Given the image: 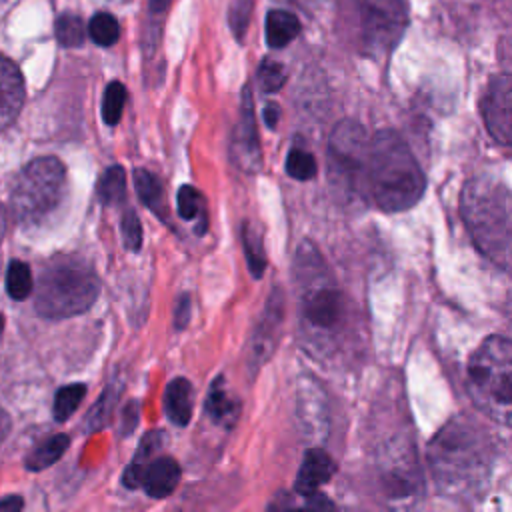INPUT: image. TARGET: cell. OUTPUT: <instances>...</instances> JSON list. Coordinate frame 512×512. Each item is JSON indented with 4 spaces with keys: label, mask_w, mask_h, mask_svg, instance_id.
<instances>
[{
    "label": "cell",
    "mask_w": 512,
    "mask_h": 512,
    "mask_svg": "<svg viewBox=\"0 0 512 512\" xmlns=\"http://www.w3.org/2000/svg\"><path fill=\"white\" fill-rule=\"evenodd\" d=\"M240 240L244 248V256L248 262V270L252 278H262L264 268H266V254H264V244H262V234L252 222H244L240 228Z\"/></svg>",
    "instance_id": "7402d4cb"
},
{
    "label": "cell",
    "mask_w": 512,
    "mask_h": 512,
    "mask_svg": "<svg viewBox=\"0 0 512 512\" xmlns=\"http://www.w3.org/2000/svg\"><path fill=\"white\" fill-rule=\"evenodd\" d=\"M24 104V80L18 66L0 54V130L8 126Z\"/></svg>",
    "instance_id": "2e32d148"
},
{
    "label": "cell",
    "mask_w": 512,
    "mask_h": 512,
    "mask_svg": "<svg viewBox=\"0 0 512 512\" xmlns=\"http://www.w3.org/2000/svg\"><path fill=\"white\" fill-rule=\"evenodd\" d=\"M70 444V438L66 434H54L48 440H44L42 444H38L26 458L24 466L30 472H40L48 466H52L56 460H60V456L66 452Z\"/></svg>",
    "instance_id": "603a6c76"
},
{
    "label": "cell",
    "mask_w": 512,
    "mask_h": 512,
    "mask_svg": "<svg viewBox=\"0 0 512 512\" xmlns=\"http://www.w3.org/2000/svg\"><path fill=\"white\" fill-rule=\"evenodd\" d=\"M134 188L136 194L140 198V202L152 210L158 218L166 220L168 210H166V202H164V192H162V184L158 182V178L144 170V168H136L134 170Z\"/></svg>",
    "instance_id": "44dd1931"
},
{
    "label": "cell",
    "mask_w": 512,
    "mask_h": 512,
    "mask_svg": "<svg viewBox=\"0 0 512 512\" xmlns=\"http://www.w3.org/2000/svg\"><path fill=\"white\" fill-rule=\"evenodd\" d=\"M126 102V88L122 82H110L104 90L102 98V118L108 126L118 124L122 116V108Z\"/></svg>",
    "instance_id": "4dcf8cb0"
},
{
    "label": "cell",
    "mask_w": 512,
    "mask_h": 512,
    "mask_svg": "<svg viewBox=\"0 0 512 512\" xmlns=\"http://www.w3.org/2000/svg\"><path fill=\"white\" fill-rule=\"evenodd\" d=\"M164 412L176 426H186L192 416V384L178 376L170 380L164 392Z\"/></svg>",
    "instance_id": "ac0fdd59"
},
{
    "label": "cell",
    "mask_w": 512,
    "mask_h": 512,
    "mask_svg": "<svg viewBox=\"0 0 512 512\" xmlns=\"http://www.w3.org/2000/svg\"><path fill=\"white\" fill-rule=\"evenodd\" d=\"M258 86L262 92H278L284 82H286V72H284V66L276 60H270V58H264L262 64L258 66Z\"/></svg>",
    "instance_id": "d6a6232c"
},
{
    "label": "cell",
    "mask_w": 512,
    "mask_h": 512,
    "mask_svg": "<svg viewBox=\"0 0 512 512\" xmlns=\"http://www.w3.org/2000/svg\"><path fill=\"white\" fill-rule=\"evenodd\" d=\"M2 330H4V316L0 314V336H2Z\"/></svg>",
    "instance_id": "f6af8a7d"
},
{
    "label": "cell",
    "mask_w": 512,
    "mask_h": 512,
    "mask_svg": "<svg viewBox=\"0 0 512 512\" xmlns=\"http://www.w3.org/2000/svg\"><path fill=\"white\" fill-rule=\"evenodd\" d=\"M100 280L90 262L62 254L40 272L36 286V310L44 318L60 320L86 312L98 298Z\"/></svg>",
    "instance_id": "5b68a950"
},
{
    "label": "cell",
    "mask_w": 512,
    "mask_h": 512,
    "mask_svg": "<svg viewBox=\"0 0 512 512\" xmlns=\"http://www.w3.org/2000/svg\"><path fill=\"white\" fill-rule=\"evenodd\" d=\"M138 424V402H130L122 416V434H130Z\"/></svg>",
    "instance_id": "f35d334b"
},
{
    "label": "cell",
    "mask_w": 512,
    "mask_h": 512,
    "mask_svg": "<svg viewBox=\"0 0 512 512\" xmlns=\"http://www.w3.org/2000/svg\"><path fill=\"white\" fill-rule=\"evenodd\" d=\"M168 4H170V0H150V12H152V14L164 12Z\"/></svg>",
    "instance_id": "7bdbcfd3"
},
{
    "label": "cell",
    "mask_w": 512,
    "mask_h": 512,
    "mask_svg": "<svg viewBox=\"0 0 512 512\" xmlns=\"http://www.w3.org/2000/svg\"><path fill=\"white\" fill-rule=\"evenodd\" d=\"M460 212L478 252L506 270L512 236L508 188L492 178H472L462 188Z\"/></svg>",
    "instance_id": "277c9868"
},
{
    "label": "cell",
    "mask_w": 512,
    "mask_h": 512,
    "mask_svg": "<svg viewBox=\"0 0 512 512\" xmlns=\"http://www.w3.org/2000/svg\"><path fill=\"white\" fill-rule=\"evenodd\" d=\"M428 464L444 494H466L482 486L490 472L488 436L466 416L448 420L428 444Z\"/></svg>",
    "instance_id": "6da1fadb"
},
{
    "label": "cell",
    "mask_w": 512,
    "mask_h": 512,
    "mask_svg": "<svg viewBox=\"0 0 512 512\" xmlns=\"http://www.w3.org/2000/svg\"><path fill=\"white\" fill-rule=\"evenodd\" d=\"M176 206H178V216L182 220H198L196 234H204L206 224H208L206 210H204V198L194 186H190V184L180 186L178 196H176Z\"/></svg>",
    "instance_id": "cb8c5ba5"
},
{
    "label": "cell",
    "mask_w": 512,
    "mask_h": 512,
    "mask_svg": "<svg viewBox=\"0 0 512 512\" xmlns=\"http://www.w3.org/2000/svg\"><path fill=\"white\" fill-rule=\"evenodd\" d=\"M380 484L384 498L394 512H418L424 496V482L416 454L408 442H394L382 450Z\"/></svg>",
    "instance_id": "ba28073f"
},
{
    "label": "cell",
    "mask_w": 512,
    "mask_h": 512,
    "mask_svg": "<svg viewBox=\"0 0 512 512\" xmlns=\"http://www.w3.org/2000/svg\"><path fill=\"white\" fill-rule=\"evenodd\" d=\"M278 120H280V108H278V104H266V108H264V122H266V126L268 128H276V124H278Z\"/></svg>",
    "instance_id": "60d3db41"
},
{
    "label": "cell",
    "mask_w": 512,
    "mask_h": 512,
    "mask_svg": "<svg viewBox=\"0 0 512 512\" xmlns=\"http://www.w3.org/2000/svg\"><path fill=\"white\" fill-rule=\"evenodd\" d=\"M294 280L298 286L300 328L314 352L336 340L344 326V294L336 286L318 250L304 240L294 258Z\"/></svg>",
    "instance_id": "3957f363"
},
{
    "label": "cell",
    "mask_w": 512,
    "mask_h": 512,
    "mask_svg": "<svg viewBox=\"0 0 512 512\" xmlns=\"http://www.w3.org/2000/svg\"><path fill=\"white\" fill-rule=\"evenodd\" d=\"M298 414H300L302 426L306 428V434L322 436V432H326L328 420H326L324 394L318 388V384L310 382L308 378H300Z\"/></svg>",
    "instance_id": "e0dca14e"
},
{
    "label": "cell",
    "mask_w": 512,
    "mask_h": 512,
    "mask_svg": "<svg viewBox=\"0 0 512 512\" xmlns=\"http://www.w3.org/2000/svg\"><path fill=\"white\" fill-rule=\"evenodd\" d=\"M8 432H10V418H8V414L0 408V444H2V440L8 436Z\"/></svg>",
    "instance_id": "b9f144b4"
},
{
    "label": "cell",
    "mask_w": 512,
    "mask_h": 512,
    "mask_svg": "<svg viewBox=\"0 0 512 512\" xmlns=\"http://www.w3.org/2000/svg\"><path fill=\"white\" fill-rule=\"evenodd\" d=\"M34 288L30 266L22 260H12L6 270V292L12 300H24Z\"/></svg>",
    "instance_id": "484cf974"
},
{
    "label": "cell",
    "mask_w": 512,
    "mask_h": 512,
    "mask_svg": "<svg viewBox=\"0 0 512 512\" xmlns=\"http://www.w3.org/2000/svg\"><path fill=\"white\" fill-rule=\"evenodd\" d=\"M366 152L368 138L364 126L350 118L338 122L328 140L330 180H336V184L350 190L362 186Z\"/></svg>",
    "instance_id": "30bf717a"
},
{
    "label": "cell",
    "mask_w": 512,
    "mask_h": 512,
    "mask_svg": "<svg viewBox=\"0 0 512 512\" xmlns=\"http://www.w3.org/2000/svg\"><path fill=\"white\" fill-rule=\"evenodd\" d=\"M162 436L164 434L158 432V430H152V432L144 434V438H142V442H140V446H138V450L134 454V460L146 462L162 446Z\"/></svg>",
    "instance_id": "8d00e7d4"
},
{
    "label": "cell",
    "mask_w": 512,
    "mask_h": 512,
    "mask_svg": "<svg viewBox=\"0 0 512 512\" xmlns=\"http://www.w3.org/2000/svg\"><path fill=\"white\" fill-rule=\"evenodd\" d=\"M192 312V302H190V296L188 294H180V298L176 300V306H174V326L176 330H182L188 326L190 322V314Z\"/></svg>",
    "instance_id": "74e56055"
},
{
    "label": "cell",
    "mask_w": 512,
    "mask_h": 512,
    "mask_svg": "<svg viewBox=\"0 0 512 512\" xmlns=\"http://www.w3.org/2000/svg\"><path fill=\"white\" fill-rule=\"evenodd\" d=\"M118 396H120V390L116 386H108L102 392V396L98 398V402L92 406L90 414L86 416V430L88 432L102 430L110 422L112 412H114L116 402H118Z\"/></svg>",
    "instance_id": "4316f807"
},
{
    "label": "cell",
    "mask_w": 512,
    "mask_h": 512,
    "mask_svg": "<svg viewBox=\"0 0 512 512\" xmlns=\"http://www.w3.org/2000/svg\"><path fill=\"white\" fill-rule=\"evenodd\" d=\"M122 240L130 252H138L142 246V226L132 208H128L122 216Z\"/></svg>",
    "instance_id": "836d02e7"
},
{
    "label": "cell",
    "mask_w": 512,
    "mask_h": 512,
    "mask_svg": "<svg viewBox=\"0 0 512 512\" xmlns=\"http://www.w3.org/2000/svg\"><path fill=\"white\" fill-rule=\"evenodd\" d=\"M362 186L380 210L402 212L422 198L426 178L410 146L394 130H378L368 142Z\"/></svg>",
    "instance_id": "7a4b0ae2"
},
{
    "label": "cell",
    "mask_w": 512,
    "mask_h": 512,
    "mask_svg": "<svg viewBox=\"0 0 512 512\" xmlns=\"http://www.w3.org/2000/svg\"><path fill=\"white\" fill-rule=\"evenodd\" d=\"M468 390L474 404L500 424L512 412V344L506 336H488L468 362Z\"/></svg>",
    "instance_id": "8992f818"
},
{
    "label": "cell",
    "mask_w": 512,
    "mask_h": 512,
    "mask_svg": "<svg viewBox=\"0 0 512 512\" xmlns=\"http://www.w3.org/2000/svg\"><path fill=\"white\" fill-rule=\"evenodd\" d=\"M336 472V464L330 458V454L322 448H308L304 452L302 464L298 468L294 488L300 496H308L318 492L320 486H324Z\"/></svg>",
    "instance_id": "9a60e30c"
},
{
    "label": "cell",
    "mask_w": 512,
    "mask_h": 512,
    "mask_svg": "<svg viewBox=\"0 0 512 512\" xmlns=\"http://www.w3.org/2000/svg\"><path fill=\"white\" fill-rule=\"evenodd\" d=\"M84 394H86V386L80 382L62 386L54 396V418L58 422H66L80 406Z\"/></svg>",
    "instance_id": "83f0119b"
},
{
    "label": "cell",
    "mask_w": 512,
    "mask_h": 512,
    "mask_svg": "<svg viewBox=\"0 0 512 512\" xmlns=\"http://www.w3.org/2000/svg\"><path fill=\"white\" fill-rule=\"evenodd\" d=\"M86 32L98 46H112V44H116V40L120 36V26H118V20L110 12H96L92 16Z\"/></svg>",
    "instance_id": "f1b7e54d"
},
{
    "label": "cell",
    "mask_w": 512,
    "mask_h": 512,
    "mask_svg": "<svg viewBox=\"0 0 512 512\" xmlns=\"http://www.w3.org/2000/svg\"><path fill=\"white\" fill-rule=\"evenodd\" d=\"M232 158L240 170L254 174L260 170V144L254 120V106L250 88L244 86L242 90V104H240V118L232 136Z\"/></svg>",
    "instance_id": "4fadbf2b"
},
{
    "label": "cell",
    "mask_w": 512,
    "mask_h": 512,
    "mask_svg": "<svg viewBox=\"0 0 512 512\" xmlns=\"http://www.w3.org/2000/svg\"><path fill=\"white\" fill-rule=\"evenodd\" d=\"M204 406H206V414H208V416L212 418V422H216V424L232 426L234 420L238 418V402L228 394L222 376H218V378L212 382Z\"/></svg>",
    "instance_id": "d6986e66"
},
{
    "label": "cell",
    "mask_w": 512,
    "mask_h": 512,
    "mask_svg": "<svg viewBox=\"0 0 512 512\" xmlns=\"http://www.w3.org/2000/svg\"><path fill=\"white\" fill-rule=\"evenodd\" d=\"M300 34V20L288 10H270L266 16V42L270 48H284Z\"/></svg>",
    "instance_id": "ffe728a7"
},
{
    "label": "cell",
    "mask_w": 512,
    "mask_h": 512,
    "mask_svg": "<svg viewBox=\"0 0 512 512\" xmlns=\"http://www.w3.org/2000/svg\"><path fill=\"white\" fill-rule=\"evenodd\" d=\"M250 14H252V0H234L230 8V28L236 40L244 38V32L250 22Z\"/></svg>",
    "instance_id": "e575fe53"
},
{
    "label": "cell",
    "mask_w": 512,
    "mask_h": 512,
    "mask_svg": "<svg viewBox=\"0 0 512 512\" xmlns=\"http://www.w3.org/2000/svg\"><path fill=\"white\" fill-rule=\"evenodd\" d=\"M66 168L54 156L32 160L18 174L10 206L16 220L24 226H36L48 218L64 200Z\"/></svg>",
    "instance_id": "52a82bcc"
},
{
    "label": "cell",
    "mask_w": 512,
    "mask_h": 512,
    "mask_svg": "<svg viewBox=\"0 0 512 512\" xmlns=\"http://www.w3.org/2000/svg\"><path fill=\"white\" fill-rule=\"evenodd\" d=\"M364 54L386 56L402 38L408 16L404 0H354Z\"/></svg>",
    "instance_id": "9c48e42d"
},
{
    "label": "cell",
    "mask_w": 512,
    "mask_h": 512,
    "mask_svg": "<svg viewBox=\"0 0 512 512\" xmlns=\"http://www.w3.org/2000/svg\"><path fill=\"white\" fill-rule=\"evenodd\" d=\"M24 508V500L18 494H10L0 500V512H20Z\"/></svg>",
    "instance_id": "ab89813d"
},
{
    "label": "cell",
    "mask_w": 512,
    "mask_h": 512,
    "mask_svg": "<svg viewBox=\"0 0 512 512\" xmlns=\"http://www.w3.org/2000/svg\"><path fill=\"white\" fill-rule=\"evenodd\" d=\"M290 512H334V504L328 496L314 492L304 496V502L298 508H292Z\"/></svg>",
    "instance_id": "d590c367"
},
{
    "label": "cell",
    "mask_w": 512,
    "mask_h": 512,
    "mask_svg": "<svg viewBox=\"0 0 512 512\" xmlns=\"http://www.w3.org/2000/svg\"><path fill=\"white\" fill-rule=\"evenodd\" d=\"M282 324H284V294L282 290L276 286L270 296L268 302L254 326L252 338H250V346H248V366L250 372H258L260 366L272 356L278 338L282 334Z\"/></svg>",
    "instance_id": "8fae6325"
},
{
    "label": "cell",
    "mask_w": 512,
    "mask_h": 512,
    "mask_svg": "<svg viewBox=\"0 0 512 512\" xmlns=\"http://www.w3.org/2000/svg\"><path fill=\"white\" fill-rule=\"evenodd\" d=\"M132 462L140 464V488H144L150 498L170 496L180 482V466L170 456H158L150 462Z\"/></svg>",
    "instance_id": "5bb4252c"
},
{
    "label": "cell",
    "mask_w": 512,
    "mask_h": 512,
    "mask_svg": "<svg viewBox=\"0 0 512 512\" xmlns=\"http://www.w3.org/2000/svg\"><path fill=\"white\" fill-rule=\"evenodd\" d=\"M512 80L510 74H498L490 80L482 100V116L490 136L508 146L512 142Z\"/></svg>",
    "instance_id": "7c38bea8"
},
{
    "label": "cell",
    "mask_w": 512,
    "mask_h": 512,
    "mask_svg": "<svg viewBox=\"0 0 512 512\" xmlns=\"http://www.w3.org/2000/svg\"><path fill=\"white\" fill-rule=\"evenodd\" d=\"M98 198L106 206H116L126 198V172L122 166H110L98 182Z\"/></svg>",
    "instance_id": "d4e9b609"
},
{
    "label": "cell",
    "mask_w": 512,
    "mask_h": 512,
    "mask_svg": "<svg viewBox=\"0 0 512 512\" xmlns=\"http://www.w3.org/2000/svg\"><path fill=\"white\" fill-rule=\"evenodd\" d=\"M4 232H6V210H4V206L0 204V242H2V238H4Z\"/></svg>",
    "instance_id": "ee69618b"
},
{
    "label": "cell",
    "mask_w": 512,
    "mask_h": 512,
    "mask_svg": "<svg viewBox=\"0 0 512 512\" xmlns=\"http://www.w3.org/2000/svg\"><path fill=\"white\" fill-rule=\"evenodd\" d=\"M286 172L294 180H310V178L316 176L318 166H316V160L310 152L300 150V148H292L286 156Z\"/></svg>",
    "instance_id": "1f68e13d"
},
{
    "label": "cell",
    "mask_w": 512,
    "mask_h": 512,
    "mask_svg": "<svg viewBox=\"0 0 512 512\" xmlns=\"http://www.w3.org/2000/svg\"><path fill=\"white\" fill-rule=\"evenodd\" d=\"M54 30H56V40L66 48L80 46L86 38V26H84L82 18L76 14L58 16Z\"/></svg>",
    "instance_id": "f546056e"
}]
</instances>
